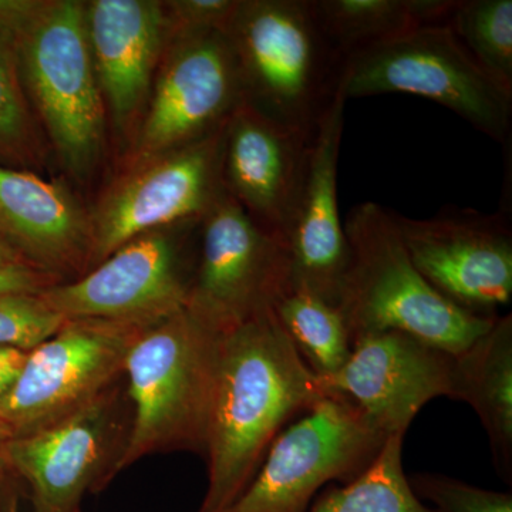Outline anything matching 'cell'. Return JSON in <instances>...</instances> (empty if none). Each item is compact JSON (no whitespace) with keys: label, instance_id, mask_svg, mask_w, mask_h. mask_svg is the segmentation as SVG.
<instances>
[{"label":"cell","instance_id":"31","mask_svg":"<svg viewBox=\"0 0 512 512\" xmlns=\"http://www.w3.org/2000/svg\"><path fill=\"white\" fill-rule=\"evenodd\" d=\"M18 265L29 264L15 248H13L12 245H10L9 242L0 235V269Z\"/></svg>","mask_w":512,"mask_h":512},{"label":"cell","instance_id":"9","mask_svg":"<svg viewBox=\"0 0 512 512\" xmlns=\"http://www.w3.org/2000/svg\"><path fill=\"white\" fill-rule=\"evenodd\" d=\"M144 328L109 320H66L28 350L15 383L0 400V421L12 439L69 416L123 379L128 352Z\"/></svg>","mask_w":512,"mask_h":512},{"label":"cell","instance_id":"1","mask_svg":"<svg viewBox=\"0 0 512 512\" xmlns=\"http://www.w3.org/2000/svg\"><path fill=\"white\" fill-rule=\"evenodd\" d=\"M322 396L274 309L220 333L205 431L208 483L197 512L227 511L289 420Z\"/></svg>","mask_w":512,"mask_h":512},{"label":"cell","instance_id":"2","mask_svg":"<svg viewBox=\"0 0 512 512\" xmlns=\"http://www.w3.org/2000/svg\"><path fill=\"white\" fill-rule=\"evenodd\" d=\"M349 264L338 308L350 340L397 330L457 356L493 325L448 301L427 282L407 254L392 211L363 202L345 224Z\"/></svg>","mask_w":512,"mask_h":512},{"label":"cell","instance_id":"23","mask_svg":"<svg viewBox=\"0 0 512 512\" xmlns=\"http://www.w3.org/2000/svg\"><path fill=\"white\" fill-rule=\"evenodd\" d=\"M272 309L316 377L335 375L348 362L352 340L338 306L292 288Z\"/></svg>","mask_w":512,"mask_h":512},{"label":"cell","instance_id":"33","mask_svg":"<svg viewBox=\"0 0 512 512\" xmlns=\"http://www.w3.org/2000/svg\"><path fill=\"white\" fill-rule=\"evenodd\" d=\"M10 440H12V434L6 429L5 424L0 421V478L10 474L8 467H6V448H8Z\"/></svg>","mask_w":512,"mask_h":512},{"label":"cell","instance_id":"10","mask_svg":"<svg viewBox=\"0 0 512 512\" xmlns=\"http://www.w3.org/2000/svg\"><path fill=\"white\" fill-rule=\"evenodd\" d=\"M227 123L183 147L141 161L111 188L90 215V269L148 232L201 224L225 194L222 156Z\"/></svg>","mask_w":512,"mask_h":512},{"label":"cell","instance_id":"11","mask_svg":"<svg viewBox=\"0 0 512 512\" xmlns=\"http://www.w3.org/2000/svg\"><path fill=\"white\" fill-rule=\"evenodd\" d=\"M291 289L285 242L258 227L225 192L201 221L185 309L222 333L274 308Z\"/></svg>","mask_w":512,"mask_h":512},{"label":"cell","instance_id":"18","mask_svg":"<svg viewBox=\"0 0 512 512\" xmlns=\"http://www.w3.org/2000/svg\"><path fill=\"white\" fill-rule=\"evenodd\" d=\"M0 235L29 265L60 282L86 274L90 214L63 185L0 165Z\"/></svg>","mask_w":512,"mask_h":512},{"label":"cell","instance_id":"13","mask_svg":"<svg viewBox=\"0 0 512 512\" xmlns=\"http://www.w3.org/2000/svg\"><path fill=\"white\" fill-rule=\"evenodd\" d=\"M414 266L458 308L494 318L512 299V229L505 214L441 212L420 220L393 212Z\"/></svg>","mask_w":512,"mask_h":512},{"label":"cell","instance_id":"29","mask_svg":"<svg viewBox=\"0 0 512 512\" xmlns=\"http://www.w3.org/2000/svg\"><path fill=\"white\" fill-rule=\"evenodd\" d=\"M59 282L55 276L46 274L32 265L0 269V295H19V293L37 295Z\"/></svg>","mask_w":512,"mask_h":512},{"label":"cell","instance_id":"16","mask_svg":"<svg viewBox=\"0 0 512 512\" xmlns=\"http://www.w3.org/2000/svg\"><path fill=\"white\" fill-rule=\"evenodd\" d=\"M346 101L339 87L316 127L286 237L292 288L303 289L335 306L349 264L348 239L338 201V161Z\"/></svg>","mask_w":512,"mask_h":512},{"label":"cell","instance_id":"24","mask_svg":"<svg viewBox=\"0 0 512 512\" xmlns=\"http://www.w3.org/2000/svg\"><path fill=\"white\" fill-rule=\"evenodd\" d=\"M447 25L478 67L512 94V0H457Z\"/></svg>","mask_w":512,"mask_h":512},{"label":"cell","instance_id":"4","mask_svg":"<svg viewBox=\"0 0 512 512\" xmlns=\"http://www.w3.org/2000/svg\"><path fill=\"white\" fill-rule=\"evenodd\" d=\"M218 343L187 309L140 330L124 365L131 427L117 474L154 454L204 456Z\"/></svg>","mask_w":512,"mask_h":512},{"label":"cell","instance_id":"8","mask_svg":"<svg viewBox=\"0 0 512 512\" xmlns=\"http://www.w3.org/2000/svg\"><path fill=\"white\" fill-rule=\"evenodd\" d=\"M130 427L123 376L69 416L13 437L6 467L22 485L32 512H80L86 494L104 490L119 476Z\"/></svg>","mask_w":512,"mask_h":512},{"label":"cell","instance_id":"34","mask_svg":"<svg viewBox=\"0 0 512 512\" xmlns=\"http://www.w3.org/2000/svg\"><path fill=\"white\" fill-rule=\"evenodd\" d=\"M12 480V474H8V476L0 478V512H5V490Z\"/></svg>","mask_w":512,"mask_h":512},{"label":"cell","instance_id":"26","mask_svg":"<svg viewBox=\"0 0 512 512\" xmlns=\"http://www.w3.org/2000/svg\"><path fill=\"white\" fill-rule=\"evenodd\" d=\"M413 493L440 512H512V494L485 490L437 473H413Z\"/></svg>","mask_w":512,"mask_h":512},{"label":"cell","instance_id":"17","mask_svg":"<svg viewBox=\"0 0 512 512\" xmlns=\"http://www.w3.org/2000/svg\"><path fill=\"white\" fill-rule=\"evenodd\" d=\"M312 137L266 119L244 101L225 128V192L258 227L285 244Z\"/></svg>","mask_w":512,"mask_h":512},{"label":"cell","instance_id":"12","mask_svg":"<svg viewBox=\"0 0 512 512\" xmlns=\"http://www.w3.org/2000/svg\"><path fill=\"white\" fill-rule=\"evenodd\" d=\"M194 268L178 232L165 228L131 239L86 274L39 296L66 320L150 326L187 308Z\"/></svg>","mask_w":512,"mask_h":512},{"label":"cell","instance_id":"5","mask_svg":"<svg viewBox=\"0 0 512 512\" xmlns=\"http://www.w3.org/2000/svg\"><path fill=\"white\" fill-rule=\"evenodd\" d=\"M19 69L64 167L86 177L99 163L106 103L90 52L86 8L30 2L16 25Z\"/></svg>","mask_w":512,"mask_h":512},{"label":"cell","instance_id":"25","mask_svg":"<svg viewBox=\"0 0 512 512\" xmlns=\"http://www.w3.org/2000/svg\"><path fill=\"white\" fill-rule=\"evenodd\" d=\"M29 2H0V151L26 156L32 147V120L19 76L16 25Z\"/></svg>","mask_w":512,"mask_h":512},{"label":"cell","instance_id":"32","mask_svg":"<svg viewBox=\"0 0 512 512\" xmlns=\"http://www.w3.org/2000/svg\"><path fill=\"white\" fill-rule=\"evenodd\" d=\"M23 490L16 480L10 481L5 490V512H20V498Z\"/></svg>","mask_w":512,"mask_h":512},{"label":"cell","instance_id":"21","mask_svg":"<svg viewBox=\"0 0 512 512\" xmlns=\"http://www.w3.org/2000/svg\"><path fill=\"white\" fill-rule=\"evenodd\" d=\"M320 28L343 60L423 26L444 25L457 0H312Z\"/></svg>","mask_w":512,"mask_h":512},{"label":"cell","instance_id":"7","mask_svg":"<svg viewBox=\"0 0 512 512\" xmlns=\"http://www.w3.org/2000/svg\"><path fill=\"white\" fill-rule=\"evenodd\" d=\"M389 437L348 400L323 394L276 436L225 512H306L325 485L348 484L366 471Z\"/></svg>","mask_w":512,"mask_h":512},{"label":"cell","instance_id":"22","mask_svg":"<svg viewBox=\"0 0 512 512\" xmlns=\"http://www.w3.org/2000/svg\"><path fill=\"white\" fill-rule=\"evenodd\" d=\"M404 436H390L366 471L348 484L329 485L306 512H440L410 487L403 468Z\"/></svg>","mask_w":512,"mask_h":512},{"label":"cell","instance_id":"3","mask_svg":"<svg viewBox=\"0 0 512 512\" xmlns=\"http://www.w3.org/2000/svg\"><path fill=\"white\" fill-rule=\"evenodd\" d=\"M225 36L242 101L266 119L313 136L339 92L345 60L320 28L312 0L239 2Z\"/></svg>","mask_w":512,"mask_h":512},{"label":"cell","instance_id":"14","mask_svg":"<svg viewBox=\"0 0 512 512\" xmlns=\"http://www.w3.org/2000/svg\"><path fill=\"white\" fill-rule=\"evenodd\" d=\"M456 356L397 332L353 339L348 362L335 375L318 377L323 394L357 407L386 436L406 434L414 417L437 397L453 399Z\"/></svg>","mask_w":512,"mask_h":512},{"label":"cell","instance_id":"28","mask_svg":"<svg viewBox=\"0 0 512 512\" xmlns=\"http://www.w3.org/2000/svg\"><path fill=\"white\" fill-rule=\"evenodd\" d=\"M239 2L232 0H181L165 3L168 35L178 42L207 33H227Z\"/></svg>","mask_w":512,"mask_h":512},{"label":"cell","instance_id":"15","mask_svg":"<svg viewBox=\"0 0 512 512\" xmlns=\"http://www.w3.org/2000/svg\"><path fill=\"white\" fill-rule=\"evenodd\" d=\"M241 103V80L227 36L212 32L181 40L158 77L134 161L207 136L224 126Z\"/></svg>","mask_w":512,"mask_h":512},{"label":"cell","instance_id":"20","mask_svg":"<svg viewBox=\"0 0 512 512\" xmlns=\"http://www.w3.org/2000/svg\"><path fill=\"white\" fill-rule=\"evenodd\" d=\"M454 400L470 404L483 424L498 474L512 484V316L491 328L454 365Z\"/></svg>","mask_w":512,"mask_h":512},{"label":"cell","instance_id":"30","mask_svg":"<svg viewBox=\"0 0 512 512\" xmlns=\"http://www.w3.org/2000/svg\"><path fill=\"white\" fill-rule=\"evenodd\" d=\"M25 359V350L0 346V400L6 396L12 384L15 383Z\"/></svg>","mask_w":512,"mask_h":512},{"label":"cell","instance_id":"35","mask_svg":"<svg viewBox=\"0 0 512 512\" xmlns=\"http://www.w3.org/2000/svg\"><path fill=\"white\" fill-rule=\"evenodd\" d=\"M80 512H82V511H80Z\"/></svg>","mask_w":512,"mask_h":512},{"label":"cell","instance_id":"27","mask_svg":"<svg viewBox=\"0 0 512 512\" xmlns=\"http://www.w3.org/2000/svg\"><path fill=\"white\" fill-rule=\"evenodd\" d=\"M66 319L56 315L37 295H0V346L36 348L62 328Z\"/></svg>","mask_w":512,"mask_h":512},{"label":"cell","instance_id":"19","mask_svg":"<svg viewBox=\"0 0 512 512\" xmlns=\"http://www.w3.org/2000/svg\"><path fill=\"white\" fill-rule=\"evenodd\" d=\"M86 8L90 52L104 103L126 124L143 106L164 33V6L150 0H94Z\"/></svg>","mask_w":512,"mask_h":512},{"label":"cell","instance_id":"6","mask_svg":"<svg viewBox=\"0 0 512 512\" xmlns=\"http://www.w3.org/2000/svg\"><path fill=\"white\" fill-rule=\"evenodd\" d=\"M339 87L346 100L413 94L454 111L500 143L510 136L512 94L478 67L447 23L410 30L346 57Z\"/></svg>","mask_w":512,"mask_h":512}]
</instances>
